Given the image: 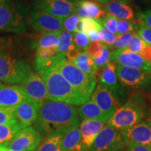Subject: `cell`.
I'll list each match as a JSON object with an SVG mask.
<instances>
[{
  "label": "cell",
  "mask_w": 151,
  "mask_h": 151,
  "mask_svg": "<svg viewBox=\"0 0 151 151\" xmlns=\"http://www.w3.org/2000/svg\"><path fill=\"white\" fill-rule=\"evenodd\" d=\"M80 118L75 106L47 99L41 104L34 127L41 136L66 133L78 127Z\"/></svg>",
  "instance_id": "1"
},
{
  "label": "cell",
  "mask_w": 151,
  "mask_h": 151,
  "mask_svg": "<svg viewBox=\"0 0 151 151\" xmlns=\"http://www.w3.org/2000/svg\"><path fill=\"white\" fill-rule=\"evenodd\" d=\"M41 76L46 85L49 99L73 106H81L87 101L66 80L58 67L43 73Z\"/></svg>",
  "instance_id": "2"
},
{
  "label": "cell",
  "mask_w": 151,
  "mask_h": 151,
  "mask_svg": "<svg viewBox=\"0 0 151 151\" xmlns=\"http://www.w3.org/2000/svg\"><path fill=\"white\" fill-rule=\"evenodd\" d=\"M147 112L146 99L139 94H134L117 109L109 118L107 124L122 131L142 121Z\"/></svg>",
  "instance_id": "3"
},
{
  "label": "cell",
  "mask_w": 151,
  "mask_h": 151,
  "mask_svg": "<svg viewBox=\"0 0 151 151\" xmlns=\"http://www.w3.org/2000/svg\"><path fill=\"white\" fill-rule=\"evenodd\" d=\"M32 73L30 66L24 60L15 58L8 52H0V83L20 84Z\"/></svg>",
  "instance_id": "4"
},
{
  "label": "cell",
  "mask_w": 151,
  "mask_h": 151,
  "mask_svg": "<svg viewBox=\"0 0 151 151\" xmlns=\"http://www.w3.org/2000/svg\"><path fill=\"white\" fill-rule=\"evenodd\" d=\"M25 31L24 15L20 4L17 0H0V32Z\"/></svg>",
  "instance_id": "5"
},
{
  "label": "cell",
  "mask_w": 151,
  "mask_h": 151,
  "mask_svg": "<svg viewBox=\"0 0 151 151\" xmlns=\"http://www.w3.org/2000/svg\"><path fill=\"white\" fill-rule=\"evenodd\" d=\"M58 69L66 80L84 99L87 101L90 99L95 89L97 79L83 72L67 59L60 62Z\"/></svg>",
  "instance_id": "6"
},
{
  "label": "cell",
  "mask_w": 151,
  "mask_h": 151,
  "mask_svg": "<svg viewBox=\"0 0 151 151\" xmlns=\"http://www.w3.org/2000/svg\"><path fill=\"white\" fill-rule=\"evenodd\" d=\"M125 146L122 132L106 124L88 151H122Z\"/></svg>",
  "instance_id": "7"
},
{
  "label": "cell",
  "mask_w": 151,
  "mask_h": 151,
  "mask_svg": "<svg viewBox=\"0 0 151 151\" xmlns=\"http://www.w3.org/2000/svg\"><path fill=\"white\" fill-rule=\"evenodd\" d=\"M117 78L122 86L133 90H146L151 86V74L139 69L116 66Z\"/></svg>",
  "instance_id": "8"
},
{
  "label": "cell",
  "mask_w": 151,
  "mask_h": 151,
  "mask_svg": "<svg viewBox=\"0 0 151 151\" xmlns=\"http://www.w3.org/2000/svg\"><path fill=\"white\" fill-rule=\"evenodd\" d=\"M41 141V134L30 126L19 130L6 147L11 151H33Z\"/></svg>",
  "instance_id": "9"
},
{
  "label": "cell",
  "mask_w": 151,
  "mask_h": 151,
  "mask_svg": "<svg viewBox=\"0 0 151 151\" xmlns=\"http://www.w3.org/2000/svg\"><path fill=\"white\" fill-rule=\"evenodd\" d=\"M36 10L43 11L61 20L75 14V0H35Z\"/></svg>",
  "instance_id": "10"
},
{
  "label": "cell",
  "mask_w": 151,
  "mask_h": 151,
  "mask_svg": "<svg viewBox=\"0 0 151 151\" xmlns=\"http://www.w3.org/2000/svg\"><path fill=\"white\" fill-rule=\"evenodd\" d=\"M28 22L36 31L41 34L60 33L64 30L61 19L36 9L30 14Z\"/></svg>",
  "instance_id": "11"
},
{
  "label": "cell",
  "mask_w": 151,
  "mask_h": 151,
  "mask_svg": "<svg viewBox=\"0 0 151 151\" xmlns=\"http://www.w3.org/2000/svg\"><path fill=\"white\" fill-rule=\"evenodd\" d=\"M99 84L110 90L118 101L119 107L127 101V94L118 84L115 64L109 63L101 68L99 76Z\"/></svg>",
  "instance_id": "12"
},
{
  "label": "cell",
  "mask_w": 151,
  "mask_h": 151,
  "mask_svg": "<svg viewBox=\"0 0 151 151\" xmlns=\"http://www.w3.org/2000/svg\"><path fill=\"white\" fill-rule=\"evenodd\" d=\"M25 94L27 99L40 106L43 101L48 99L45 83L41 76L32 73L23 83L18 85Z\"/></svg>",
  "instance_id": "13"
},
{
  "label": "cell",
  "mask_w": 151,
  "mask_h": 151,
  "mask_svg": "<svg viewBox=\"0 0 151 151\" xmlns=\"http://www.w3.org/2000/svg\"><path fill=\"white\" fill-rule=\"evenodd\" d=\"M111 59L120 66L139 69L151 74L150 62L146 61L139 54L130 51L127 48L114 50L111 53Z\"/></svg>",
  "instance_id": "14"
},
{
  "label": "cell",
  "mask_w": 151,
  "mask_h": 151,
  "mask_svg": "<svg viewBox=\"0 0 151 151\" xmlns=\"http://www.w3.org/2000/svg\"><path fill=\"white\" fill-rule=\"evenodd\" d=\"M121 132L125 143L130 141L151 147V127L148 121L142 120Z\"/></svg>",
  "instance_id": "15"
},
{
  "label": "cell",
  "mask_w": 151,
  "mask_h": 151,
  "mask_svg": "<svg viewBox=\"0 0 151 151\" xmlns=\"http://www.w3.org/2000/svg\"><path fill=\"white\" fill-rule=\"evenodd\" d=\"M39 106L30 100L25 99L14 107V116L18 125L23 128L30 127L37 120Z\"/></svg>",
  "instance_id": "16"
},
{
  "label": "cell",
  "mask_w": 151,
  "mask_h": 151,
  "mask_svg": "<svg viewBox=\"0 0 151 151\" xmlns=\"http://www.w3.org/2000/svg\"><path fill=\"white\" fill-rule=\"evenodd\" d=\"M91 97L92 101L110 118L119 108L118 101L111 92L100 84L94 89Z\"/></svg>",
  "instance_id": "17"
},
{
  "label": "cell",
  "mask_w": 151,
  "mask_h": 151,
  "mask_svg": "<svg viewBox=\"0 0 151 151\" xmlns=\"http://www.w3.org/2000/svg\"><path fill=\"white\" fill-rule=\"evenodd\" d=\"M25 99V94L18 85L0 83V107L14 108Z\"/></svg>",
  "instance_id": "18"
},
{
  "label": "cell",
  "mask_w": 151,
  "mask_h": 151,
  "mask_svg": "<svg viewBox=\"0 0 151 151\" xmlns=\"http://www.w3.org/2000/svg\"><path fill=\"white\" fill-rule=\"evenodd\" d=\"M79 125L81 145L85 148L89 149L94 139L104 127L105 123L99 120L83 119Z\"/></svg>",
  "instance_id": "19"
},
{
  "label": "cell",
  "mask_w": 151,
  "mask_h": 151,
  "mask_svg": "<svg viewBox=\"0 0 151 151\" xmlns=\"http://www.w3.org/2000/svg\"><path fill=\"white\" fill-rule=\"evenodd\" d=\"M75 14L81 18L97 20L106 14L100 3L95 0H75Z\"/></svg>",
  "instance_id": "20"
},
{
  "label": "cell",
  "mask_w": 151,
  "mask_h": 151,
  "mask_svg": "<svg viewBox=\"0 0 151 151\" xmlns=\"http://www.w3.org/2000/svg\"><path fill=\"white\" fill-rule=\"evenodd\" d=\"M106 14L111 15L120 20H129L134 18V11L127 0H116L102 4Z\"/></svg>",
  "instance_id": "21"
},
{
  "label": "cell",
  "mask_w": 151,
  "mask_h": 151,
  "mask_svg": "<svg viewBox=\"0 0 151 151\" xmlns=\"http://www.w3.org/2000/svg\"><path fill=\"white\" fill-rule=\"evenodd\" d=\"M78 116L83 119L95 120L106 123L110 118L98 105L92 99H89L84 104H81L78 109Z\"/></svg>",
  "instance_id": "22"
},
{
  "label": "cell",
  "mask_w": 151,
  "mask_h": 151,
  "mask_svg": "<svg viewBox=\"0 0 151 151\" xmlns=\"http://www.w3.org/2000/svg\"><path fill=\"white\" fill-rule=\"evenodd\" d=\"M71 63L76 66L83 72L90 76V77L96 78L98 68L94 64L92 58H90L85 51L79 52Z\"/></svg>",
  "instance_id": "23"
},
{
  "label": "cell",
  "mask_w": 151,
  "mask_h": 151,
  "mask_svg": "<svg viewBox=\"0 0 151 151\" xmlns=\"http://www.w3.org/2000/svg\"><path fill=\"white\" fill-rule=\"evenodd\" d=\"M66 59L65 55L59 53L58 55L52 58H36L35 60V67L37 72L40 75L48 72V71L52 70L58 67V65L62 61Z\"/></svg>",
  "instance_id": "24"
},
{
  "label": "cell",
  "mask_w": 151,
  "mask_h": 151,
  "mask_svg": "<svg viewBox=\"0 0 151 151\" xmlns=\"http://www.w3.org/2000/svg\"><path fill=\"white\" fill-rule=\"evenodd\" d=\"M81 143V132L78 127L66 132L62 138L61 151H73Z\"/></svg>",
  "instance_id": "25"
},
{
  "label": "cell",
  "mask_w": 151,
  "mask_h": 151,
  "mask_svg": "<svg viewBox=\"0 0 151 151\" xmlns=\"http://www.w3.org/2000/svg\"><path fill=\"white\" fill-rule=\"evenodd\" d=\"M65 133H56L46 137L41 141L37 151H61V143Z\"/></svg>",
  "instance_id": "26"
},
{
  "label": "cell",
  "mask_w": 151,
  "mask_h": 151,
  "mask_svg": "<svg viewBox=\"0 0 151 151\" xmlns=\"http://www.w3.org/2000/svg\"><path fill=\"white\" fill-rule=\"evenodd\" d=\"M58 51L59 53L67 55L69 52L78 50L73 42V33L63 30L59 34V43L58 45Z\"/></svg>",
  "instance_id": "27"
},
{
  "label": "cell",
  "mask_w": 151,
  "mask_h": 151,
  "mask_svg": "<svg viewBox=\"0 0 151 151\" xmlns=\"http://www.w3.org/2000/svg\"><path fill=\"white\" fill-rule=\"evenodd\" d=\"M21 127L17 122L0 124V145L6 146Z\"/></svg>",
  "instance_id": "28"
},
{
  "label": "cell",
  "mask_w": 151,
  "mask_h": 151,
  "mask_svg": "<svg viewBox=\"0 0 151 151\" xmlns=\"http://www.w3.org/2000/svg\"><path fill=\"white\" fill-rule=\"evenodd\" d=\"M60 33L42 34L37 42L38 48H57L59 43Z\"/></svg>",
  "instance_id": "29"
},
{
  "label": "cell",
  "mask_w": 151,
  "mask_h": 151,
  "mask_svg": "<svg viewBox=\"0 0 151 151\" xmlns=\"http://www.w3.org/2000/svg\"><path fill=\"white\" fill-rule=\"evenodd\" d=\"M139 24L134 20H120L118 19L117 22V32L118 35L127 33H135L139 29Z\"/></svg>",
  "instance_id": "30"
},
{
  "label": "cell",
  "mask_w": 151,
  "mask_h": 151,
  "mask_svg": "<svg viewBox=\"0 0 151 151\" xmlns=\"http://www.w3.org/2000/svg\"><path fill=\"white\" fill-rule=\"evenodd\" d=\"M99 23L104 27L107 30L113 35L118 36V32H117V22L118 19L116 17L111 16L109 14H106L102 18L97 19Z\"/></svg>",
  "instance_id": "31"
},
{
  "label": "cell",
  "mask_w": 151,
  "mask_h": 151,
  "mask_svg": "<svg viewBox=\"0 0 151 151\" xmlns=\"http://www.w3.org/2000/svg\"><path fill=\"white\" fill-rule=\"evenodd\" d=\"M73 42L78 50L86 51L90 43V39L87 34L84 32H75L73 34Z\"/></svg>",
  "instance_id": "32"
},
{
  "label": "cell",
  "mask_w": 151,
  "mask_h": 151,
  "mask_svg": "<svg viewBox=\"0 0 151 151\" xmlns=\"http://www.w3.org/2000/svg\"><path fill=\"white\" fill-rule=\"evenodd\" d=\"M134 34L135 33H127L124 34V35H118L112 47L116 50L126 49L129 45V43H131Z\"/></svg>",
  "instance_id": "33"
},
{
  "label": "cell",
  "mask_w": 151,
  "mask_h": 151,
  "mask_svg": "<svg viewBox=\"0 0 151 151\" xmlns=\"http://www.w3.org/2000/svg\"><path fill=\"white\" fill-rule=\"evenodd\" d=\"M104 43L99 41H92L87 47L86 52L92 59L99 58L102 54Z\"/></svg>",
  "instance_id": "34"
},
{
  "label": "cell",
  "mask_w": 151,
  "mask_h": 151,
  "mask_svg": "<svg viewBox=\"0 0 151 151\" xmlns=\"http://www.w3.org/2000/svg\"><path fill=\"white\" fill-rule=\"evenodd\" d=\"M81 18V17L78 16L77 14H73L67 17L64 20H62L64 30L71 33H75L77 23H78Z\"/></svg>",
  "instance_id": "35"
},
{
  "label": "cell",
  "mask_w": 151,
  "mask_h": 151,
  "mask_svg": "<svg viewBox=\"0 0 151 151\" xmlns=\"http://www.w3.org/2000/svg\"><path fill=\"white\" fill-rule=\"evenodd\" d=\"M16 122L14 116V108L0 107V124Z\"/></svg>",
  "instance_id": "36"
},
{
  "label": "cell",
  "mask_w": 151,
  "mask_h": 151,
  "mask_svg": "<svg viewBox=\"0 0 151 151\" xmlns=\"http://www.w3.org/2000/svg\"><path fill=\"white\" fill-rule=\"evenodd\" d=\"M81 20L82 22V32L86 34L91 30L101 31V24L97 20L85 18H81Z\"/></svg>",
  "instance_id": "37"
},
{
  "label": "cell",
  "mask_w": 151,
  "mask_h": 151,
  "mask_svg": "<svg viewBox=\"0 0 151 151\" xmlns=\"http://www.w3.org/2000/svg\"><path fill=\"white\" fill-rule=\"evenodd\" d=\"M147 43H146L143 41L140 37H139V35L137 34L134 35L133 39L131 41V43H129V45L128 46L127 49L129 50L130 51L135 52V53L139 54L141 50L147 46Z\"/></svg>",
  "instance_id": "38"
},
{
  "label": "cell",
  "mask_w": 151,
  "mask_h": 151,
  "mask_svg": "<svg viewBox=\"0 0 151 151\" xmlns=\"http://www.w3.org/2000/svg\"><path fill=\"white\" fill-rule=\"evenodd\" d=\"M138 35L145 43L151 46V28L139 20Z\"/></svg>",
  "instance_id": "39"
},
{
  "label": "cell",
  "mask_w": 151,
  "mask_h": 151,
  "mask_svg": "<svg viewBox=\"0 0 151 151\" xmlns=\"http://www.w3.org/2000/svg\"><path fill=\"white\" fill-rule=\"evenodd\" d=\"M111 52L109 51L108 46H106L104 44L103 46V50H102V54L98 58H95V59H92L95 64V65L98 67H103L104 66L106 65L107 64L110 62L111 60Z\"/></svg>",
  "instance_id": "40"
},
{
  "label": "cell",
  "mask_w": 151,
  "mask_h": 151,
  "mask_svg": "<svg viewBox=\"0 0 151 151\" xmlns=\"http://www.w3.org/2000/svg\"><path fill=\"white\" fill-rule=\"evenodd\" d=\"M59 52L58 49L55 48H38L36 53V58L46 59V58H52L58 55Z\"/></svg>",
  "instance_id": "41"
},
{
  "label": "cell",
  "mask_w": 151,
  "mask_h": 151,
  "mask_svg": "<svg viewBox=\"0 0 151 151\" xmlns=\"http://www.w3.org/2000/svg\"><path fill=\"white\" fill-rule=\"evenodd\" d=\"M14 42L10 38L0 37V52H8L12 50Z\"/></svg>",
  "instance_id": "42"
},
{
  "label": "cell",
  "mask_w": 151,
  "mask_h": 151,
  "mask_svg": "<svg viewBox=\"0 0 151 151\" xmlns=\"http://www.w3.org/2000/svg\"><path fill=\"white\" fill-rule=\"evenodd\" d=\"M101 31L102 32L104 35V39L103 41V42L104 43V45L107 46H112L113 43L116 41L118 36L113 35V34L110 32L109 30H107L104 27H103L102 25H101Z\"/></svg>",
  "instance_id": "43"
},
{
  "label": "cell",
  "mask_w": 151,
  "mask_h": 151,
  "mask_svg": "<svg viewBox=\"0 0 151 151\" xmlns=\"http://www.w3.org/2000/svg\"><path fill=\"white\" fill-rule=\"evenodd\" d=\"M125 147L127 151H151L150 146L138 144L130 141L125 143Z\"/></svg>",
  "instance_id": "44"
},
{
  "label": "cell",
  "mask_w": 151,
  "mask_h": 151,
  "mask_svg": "<svg viewBox=\"0 0 151 151\" xmlns=\"http://www.w3.org/2000/svg\"><path fill=\"white\" fill-rule=\"evenodd\" d=\"M139 20L151 28V7L147 10L141 11L139 14Z\"/></svg>",
  "instance_id": "45"
},
{
  "label": "cell",
  "mask_w": 151,
  "mask_h": 151,
  "mask_svg": "<svg viewBox=\"0 0 151 151\" xmlns=\"http://www.w3.org/2000/svg\"><path fill=\"white\" fill-rule=\"evenodd\" d=\"M139 55L142 57L146 61L150 62H151V46L147 45L140 52Z\"/></svg>",
  "instance_id": "46"
},
{
  "label": "cell",
  "mask_w": 151,
  "mask_h": 151,
  "mask_svg": "<svg viewBox=\"0 0 151 151\" xmlns=\"http://www.w3.org/2000/svg\"><path fill=\"white\" fill-rule=\"evenodd\" d=\"M99 32L100 31H97V30H91L88 33V37L92 41H99L100 42Z\"/></svg>",
  "instance_id": "47"
},
{
  "label": "cell",
  "mask_w": 151,
  "mask_h": 151,
  "mask_svg": "<svg viewBox=\"0 0 151 151\" xmlns=\"http://www.w3.org/2000/svg\"><path fill=\"white\" fill-rule=\"evenodd\" d=\"M88 150H89V149L85 148L84 146H83L82 145H81V143H80V144H79L73 151H88Z\"/></svg>",
  "instance_id": "48"
},
{
  "label": "cell",
  "mask_w": 151,
  "mask_h": 151,
  "mask_svg": "<svg viewBox=\"0 0 151 151\" xmlns=\"http://www.w3.org/2000/svg\"><path fill=\"white\" fill-rule=\"evenodd\" d=\"M128 2H132L135 4H139V3H145L148 1L149 0H127Z\"/></svg>",
  "instance_id": "49"
},
{
  "label": "cell",
  "mask_w": 151,
  "mask_h": 151,
  "mask_svg": "<svg viewBox=\"0 0 151 151\" xmlns=\"http://www.w3.org/2000/svg\"><path fill=\"white\" fill-rule=\"evenodd\" d=\"M95 1H97V2H99L100 4H105V3L111 2V1H116V0H95Z\"/></svg>",
  "instance_id": "50"
},
{
  "label": "cell",
  "mask_w": 151,
  "mask_h": 151,
  "mask_svg": "<svg viewBox=\"0 0 151 151\" xmlns=\"http://www.w3.org/2000/svg\"><path fill=\"white\" fill-rule=\"evenodd\" d=\"M0 151H11V150H9L5 146L0 145Z\"/></svg>",
  "instance_id": "51"
},
{
  "label": "cell",
  "mask_w": 151,
  "mask_h": 151,
  "mask_svg": "<svg viewBox=\"0 0 151 151\" xmlns=\"http://www.w3.org/2000/svg\"><path fill=\"white\" fill-rule=\"evenodd\" d=\"M147 121L148 122V123L150 124V127H151V109H150V111H149V115H148V120H147Z\"/></svg>",
  "instance_id": "52"
},
{
  "label": "cell",
  "mask_w": 151,
  "mask_h": 151,
  "mask_svg": "<svg viewBox=\"0 0 151 151\" xmlns=\"http://www.w3.org/2000/svg\"><path fill=\"white\" fill-rule=\"evenodd\" d=\"M149 99H150V101H151V93L149 94Z\"/></svg>",
  "instance_id": "53"
},
{
  "label": "cell",
  "mask_w": 151,
  "mask_h": 151,
  "mask_svg": "<svg viewBox=\"0 0 151 151\" xmlns=\"http://www.w3.org/2000/svg\"><path fill=\"white\" fill-rule=\"evenodd\" d=\"M150 66H151V62H150Z\"/></svg>",
  "instance_id": "54"
}]
</instances>
